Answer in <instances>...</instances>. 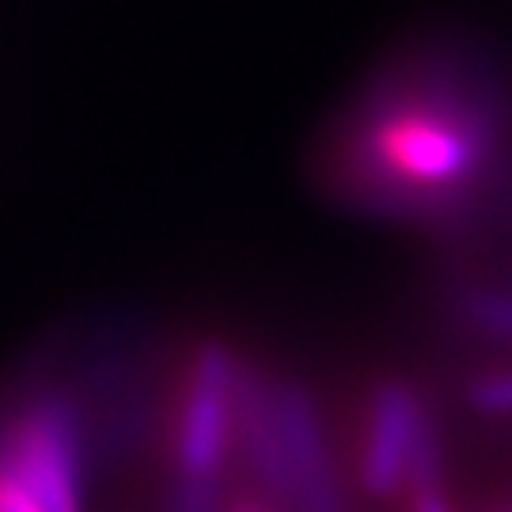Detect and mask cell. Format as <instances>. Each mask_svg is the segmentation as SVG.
Segmentation results:
<instances>
[{"label": "cell", "instance_id": "cell-10", "mask_svg": "<svg viewBox=\"0 0 512 512\" xmlns=\"http://www.w3.org/2000/svg\"><path fill=\"white\" fill-rule=\"evenodd\" d=\"M0 512H42L38 497L23 486V478L0 463Z\"/></svg>", "mask_w": 512, "mask_h": 512}, {"label": "cell", "instance_id": "cell-1", "mask_svg": "<svg viewBox=\"0 0 512 512\" xmlns=\"http://www.w3.org/2000/svg\"><path fill=\"white\" fill-rule=\"evenodd\" d=\"M501 137V107L456 73L391 80L349 133L346 186L357 202L395 217L452 213Z\"/></svg>", "mask_w": 512, "mask_h": 512}, {"label": "cell", "instance_id": "cell-8", "mask_svg": "<svg viewBox=\"0 0 512 512\" xmlns=\"http://www.w3.org/2000/svg\"><path fill=\"white\" fill-rule=\"evenodd\" d=\"M467 399L482 414H494V418L512 414V372H494V376L475 380L471 391H467Z\"/></svg>", "mask_w": 512, "mask_h": 512}, {"label": "cell", "instance_id": "cell-6", "mask_svg": "<svg viewBox=\"0 0 512 512\" xmlns=\"http://www.w3.org/2000/svg\"><path fill=\"white\" fill-rule=\"evenodd\" d=\"M236 425L243 456L251 463L255 478L277 497H289V467H285V437H281V406L277 384L262 372L243 368L236 391Z\"/></svg>", "mask_w": 512, "mask_h": 512}, {"label": "cell", "instance_id": "cell-3", "mask_svg": "<svg viewBox=\"0 0 512 512\" xmlns=\"http://www.w3.org/2000/svg\"><path fill=\"white\" fill-rule=\"evenodd\" d=\"M236 353L220 342H205L186 376L179 425H175V467L179 478H205L217 482L228 459V437L236 421V391H239Z\"/></svg>", "mask_w": 512, "mask_h": 512}, {"label": "cell", "instance_id": "cell-4", "mask_svg": "<svg viewBox=\"0 0 512 512\" xmlns=\"http://www.w3.org/2000/svg\"><path fill=\"white\" fill-rule=\"evenodd\" d=\"M433 425L421 395L406 380H384L372 391L361 448V486L372 497H391L406 486L418 440Z\"/></svg>", "mask_w": 512, "mask_h": 512}, {"label": "cell", "instance_id": "cell-5", "mask_svg": "<svg viewBox=\"0 0 512 512\" xmlns=\"http://www.w3.org/2000/svg\"><path fill=\"white\" fill-rule=\"evenodd\" d=\"M277 406L289 467V501H296V512H346L311 395L300 384H277Z\"/></svg>", "mask_w": 512, "mask_h": 512}, {"label": "cell", "instance_id": "cell-2", "mask_svg": "<svg viewBox=\"0 0 512 512\" xmlns=\"http://www.w3.org/2000/svg\"><path fill=\"white\" fill-rule=\"evenodd\" d=\"M0 463L38 497L42 512H80L84 429L69 395L46 391L0 425Z\"/></svg>", "mask_w": 512, "mask_h": 512}, {"label": "cell", "instance_id": "cell-11", "mask_svg": "<svg viewBox=\"0 0 512 512\" xmlns=\"http://www.w3.org/2000/svg\"><path fill=\"white\" fill-rule=\"evenodd\" d=\"M410 490V512H452L448 497L440 490V478L437 482H418V486H406Z\"/></svg>", "mask_w": 512, "mask_h": 512}, {"label": "cell", "instance_id": "cell-12", "mask_svg": "<svg viewBox=\"0 0 512 512\" xmlns=\"http://www.w3.org/2000/svg\"><path fill=\"white\" fill-rule=\"evenodd\" d=\"M232 512H270V509H266L262 501H236V505H232Z\"/></svg>", "mask_w": 512, "mask_h": 512}, {"label": "cell", "instance_id": "cell-13", "mask_svg": "<svg viewBox=\"0 0 512 512\" xmlns=\"http://www.w3.org/2000/svg\"><path fill=\"white\" fill-rule=\"evenodd\" d=\"M501 512H512V505H509V509H501Z\"/></svg>", "mask_w": 512, "mask_h": 512}, {"label": "cell", "instance_id": "cell-9", "mask_svg": "<svg viewBox=\"0 0 512 512\" xmlns=\"http://www.w3.org/2000/svg\"><path fill=\"white\" fill-rule=\"evenodd\" d=\"M220 494L217 482H205V478H179V486L171 490L167 512H217Z\"/></svg>", "mask_w": 512, "mask_h": 512}, {"label": "cell", "instance_id": "cell-7", "mask_svg": "<svg viewBox=\"0 0 512 512\" xmlns=\"http://www.w3.org/2000/svg\"><path fill=\"white\" fill-rule=\"evenodd\" d=\"M456 308L471 327L497 334V338H512V289L471 285V289L459 293Z\"/></svg>", "mask_w": 512, "mask_h": 512}]
</instances>
